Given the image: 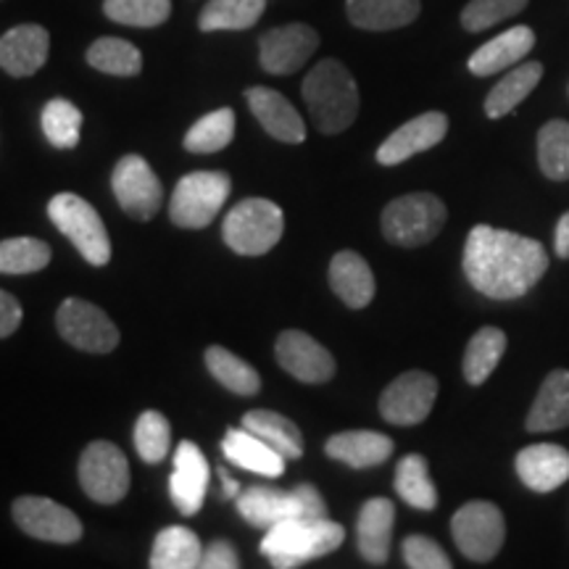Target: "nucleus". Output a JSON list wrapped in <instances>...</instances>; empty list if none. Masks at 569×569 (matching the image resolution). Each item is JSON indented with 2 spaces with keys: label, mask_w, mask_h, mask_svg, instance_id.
Masks as SVG:
<instances>
[{
  "label": "nucleus",
  "mask_w": 569,
  "mask_h": 569,
  "mask_svg": "<svg viewBox=\"0 0 569 569\" xmlns=\"http://www.w3.org/2000/svg\"><path fill=\"white\" fill-rule=\"evenodd\" d=\"M227 196H230V177L224 172L184 174L169 201V217L184 230H203L224 209Z\"/></svg>",
  "instance_id": "nucleus-8"
},
{
  "label": "nucleus",
  "mask_w": 569,
  "mask_h": 569,
  "mask_svg": "<svg viewBox=\"0 0 569 569\" xmlns=\"http://www.w3.org/2000/svg\"><path fill=\"white\" fill-rule=\"evenodd\" d=\"M56 327L69 346L88 353H111L119 346V327L103 309L82 298H67L56 315Z\"/></svg>",
  "instance_id": "nucleus-11"
},
{
  "label": "nucleus",
  "mask_w": 569,
  "mask_h": 569,
  "mask_svg": "<svg viewBox=\"0 0 569 569\" xmlns=\"http://www.w3.org/2000/svg\"><path fill=\"white\" fill-rule=\"evenodd\" d=\"M557 256L559 259H569V211L557 224Z\"/></svg>",
  "instance_id": "nucleus-47"
},
{
  "label": "nucleus",
  "mask_w": 569,
  "mask_h": 569,
  "mask_svg": "<svg viewBox=\"0 0 569 569\" xmlns=\"http://www.w3.org/2000/svg\"><path fill=\"white\" fill-rule=\"evenodd\" d=\"M40 122L48 142L61 148V151H69V148H74L77 142H80L82 111L71 101H67V98H53V101H48L46 109H42Z\"/></svg>",
  "instance_id": "nucleus-40"
},
{
  "label": "nucleus",
  "mask_w": 569,
  "mask_h": 569,
  "mask_svg": "<svg viewBox=\"0 0 569 569\" xmlns=\"http://www.w3.org/2000/svg\"><path fill=\"white\" fill-rule=\"evenodd\" d=\"M111 188L124 213H130L132 219H140V222L153 219L161 209V180L142 156L130 153L124 159H119L111 177Z\"/></svg>",
  "instance_id": "nucleus-13"
},
{
  "label": "nucleus",
  "mask_w": 569,
  "mask_h": 569,
  "mask_svg": "<svg viewBox=\"0 0 569 569\" xmlns=\"http://www.w3.org/2000/svg\"><path fill=\"white\" fill-rule=\"evenodd\" d=\"M277 361L306 386H322L336 377V359L327 348L301 330H284L274 346Z\"/></svg>",
  "instance_id": "nucleus-16"
},
{
  "label": "nucleus",
  "mask_w": 569,
  "mask_h": 569,
  "mask_svg": "<svg viewBox=\"0 0 569 569\" xmlns=\"http://www.w3.org/2000/svg\"><path fill=\"white\" fill-rule=\"evenodd\" d=\"M451 532L467 559L490 561L501 551L503 538H507V522L496 503L469 501L453 515Z\"/></svg>",
  "instance_id": "nucleus-9"
},
{
  "label": "nucleus",
  "mask_w": 569,
  "mask_h": 569,
  "mask_svg": "<svg viewBox=\"0 0 569 569\" xmlns=\"http://www.w3.org/2000/svg\"><path fill=\"white\" fill-rule=\"evenodd\" d=\"M532 46H536V32L530 27H511V30L498 34V38L486 42V46H480L478 51L469 56L467 67L475 77L498 74V71L522 61L532 51Z\"/></svg>",
  "instance_id": "nucleus-23"
},
{
  "label": "nucleus",
  "mask_w": 569,
  "mask_h": 569,
  "mask_svg": "<svg viewBox=\"0 0 569 569\" xmlns=\"http://www.w3.org/2000/svg\"><path fill=\"white\" fill-rule=\"evenodd\" d=\"M569 425V372L553 369L540 386L528 415L530 432H551Z\"/></svg>",
  "instance_id": "nucleus-28"
},
{
  "label": "nucleus",
  "mask_w": 569,
  "mask_h": 569,
  "mask_svg": "<svg viewBox=\"0 0 569 569\" xmlns=\"http://www.w3.org/2000/svg\"><path fill=\"white\" fill-rule=\"evenodd\" d=\"M222 451L232 465L243 467L248 472L267 475V478H280L284 472V461H288L259 436L246 430V427L243 430H227V436L222 440Z\"/></svg>",
  "instance_id": "nucleus-27"
},
{
  "label": "nucleus",
  "mask_w": 569,
  "mask_h": 569,
  "mask_svg": "<svg viewBox=\"0 0 569 569\" xmlns=\"http://www.w3.org/2000/svg\"><path fill=\"white\" fill-rule=\"evenodd\" d=\"M88 63L103 74L134 77L142 69V53L122 38H101L88 48Z\"/></svg>",
  "instance_id": "nucleus-37"
},
{
  "label": "nucleus",
  "mask_w": 569,
  "mask_h": 569,
  "mask_svg": "<svg viewBox=\"0 0 569 569\" xmlns=\"http://www.w3.org/2000/svg\"><path fill=\"white\" fill-rule=\"evenodd\" d=\"M267 9V0H209L203 6L198 27L203 32L219 30H248Z\"/></svg>",
  "instance_id": "nucleus-34"
},
{
  "label": "nucleus",
  "mask_w": 569,
  "mask_h": 569,
  "mask_svg": "<svg viewBox=\"0 0 569 569\" xmlns=\"http://www.w3.org/2000/svg\"><path fill=\"white\" fill-rule=\"evenodd\" d=\"M219 478H222L224 498H238V496H240V486L230 478V472H224V469H219Z\"/></svg>",
  "instance_id": "nucleus-48"
},
{
  "label": "nucleus",
  "mask_w": 569,
  "mask_h": 569,
  "mask_svg": "<svg viewBox=\"0 0 569 569\" xmlns=\"http://www.w3.org/2000/svg\"><path fill=\"white\" fill-rule=\"evenodd\" d=\"M396 507L390 498H369L356 519V546L369 565L382 567L390 557L393 543Z\"/></svg>",
  "instance_id": "nucleus-20"
},
{
  "label": "nucleus",
  "mask_w": 569,
  "mask_h": 569,
  "mask_svg": "<svg viewBox=\"0 0 569 569\" xmlns=\"http://www.w3.org/2000/svg\"><path fill=\"white\" fill-rule=\"evenodd\" d=\"M538 167L549 180H569V122L553 119L538 132Z\"/></svg>",
  "instance_id": "nucleus-38"
},
{
  "label": "nucleus",
  "mask_w": 569,
  "mask_h": 569,
  "mask_svg": "<svg viewBox=\"0 0 569 569\" xmlns=\"http://www.w3.org/2000/svg\"><path fill=\"white\" fill-rule=\"evenodd\" d=\"M48 217L71 240L92 267H106L111 259V238L98 211L74 193H59L48 203Z\"/></svg>",
  "instance_id": "nucleus-7"
},
{
  "label": "nucleus",
  "mask_w": 569,
  "mask_h": 569,
  "mask_svg": "<svg viewBox=\"0 0 569 569\" xmlns=\"http://www.w3.org/2000/svg\"><path fill=\"white\" fill-rule=\"evenodd\" d=\"M206 367L213 375V380L222 382L227 390L238 396H256L261 388V377L248 361L227 351L222 346H211L206 351Z\"/></svg>",
  "instance_id": "nucleus-35"
},
{
  "label": "nucleus",
  "mask_w": 569,
  "mask_h": 569,
  "mask_svg": "<svg viewBox=\"0 0 569 569\" xmlns=\"http://www.w3.org/2000/svg\"><path fill=\"white\" fill-rule=\"evenodd\" d=\"M393 440L375 430H346L327 440V457L343 461L351 469H369L386 465L393 453Z\"/></svg>",
  "instance_id": "nucleus-24"
},
{
  "label": "nucleus",
  "mask_w": 569,
  "mask_h": 569,
  "mask_svg": "<svg viewBox=\"0 0 569 569\" xmlns=\"http://www.w3.org/2000/svg\"><path fill=\"white\" fill-rule=\"evenodd\" d=\"M549 269V256L538 240L478 224L467 234L465 274L469 284L493 301H515L536 288Z\"/></svg>",
  "instance_id": "nucleus-1"
},
{
  "label": "nucleus",
  "mask_w": 569,
  "mask_h": 569,
  "mask_svg": "<svg viewBox=\"0 0 569 569\" xmlns=\"http://www.w3.org/2000/svg\"><path fill=\"white\" fill-rule=\"evenodd\" d=\"M301 92L319 132H346L359 117V88L351 71L336 59L319 61L306 74Z\"/></svg>",
  "instance_id": "nucleus-2"
},
{
  "label": "nucleus",
  "mask_w": 569,
  "mask_h": 569,
  "mask_svg": "<svg viewBox=\"0 0 569 569\" xmlns=\"http://www.w3.org/2000/svg\"><path fill=\"white\" fill-rule=\"evenodd\" d=\"M446 219V203L438 196L409 193L386 206V211H382V234L396 246L419 248L438 238Z\"/></svg>",
  "instance_id": "nucleus-6"
},
{
  "label": "nucleus",
  "mask_w": 569,
  "mask_h": 569,
  "mask_svg": "<svg viewBox=\"0 0 569 569\" xmlns=\"http://www.w3.org/2000/svg\"><path fill=\"white\" fill-rule=\"evenodd\" d=\"M348 19L367 32H388L407 27L419 17V0H346Z\"/></svg>",
  "instance_id": "nucleus-26"
},
{
  "label": "nucleus",
  "mask_w": 569,
  "mask_h": 569,
  "mask_svg": "<svg viewBox=\"0 0 569 569\" xmlns=\"http://www.w3.org/2000/svg\"><path fill=\"white\" fill-rule=\"evenodd\" d=\"M528 3L530 0H469L461 11V27L467 32H482L498 21L517 17Z\"/></svg>",
  "instance_id": "nucleus-43"
},
{
  "label": "nucleus",
  "mask_w": 569,
  "mask_h": 569,
  "mask_svg": "<svg viewBox=\"0 0 569 569\" xmlns=\"http://www.w3.org/2000/svg\"><path fill=\"white\" fill-rule=\"evenodd\" d=\"M540 77H543V63L525 61L522 67L511 69L486 98V113L490 119H501L517 109L532 90L538 88Z\"/></svg>",
  "instance_id": "nucleus-31"
},
{
  "label": "nucleus",
  "mask_w": 569,
  "mask_h": 569,
  "mask_svg": "<svg viewBox=\"0 0 569 569\" xmlns=\"http://www.w3.org/2000/svg\"><path fill=\"white\" fill-rule=\"evenodd\" d=\"M51 51V34L40 24H19L0 38V69L11 77H30L42 69Z\"/></svg>",
  "instance_id": "nucleus-19"
},
{
  "label": "nucleus",
  "mask_w": 569,
  "mask_h": 569,
  "mask_svg": "<svg viewBox=\"0 0 569 569\" xmlns=\"http://www.w3.org/2000/svg\"><path fill=\"white\" fill-rule=\"evenodd\" d=\"M319 48V34L309 24H284L261 34L259 61L264 71L277 77L296 74L309 63Z\"/></svg>",
  "instance_id": "nucleus-15"
},
{
  "label": "nucleus",
  "mask_w": 569,
  "mask_h": 569,
  "mask_svg": "<svg viewBox=\"0 0 569 569\" xmlns=\"http://www.w3.org/2000/svg\"><path fill=\"white\" fill-rule=\"evenodd\" d=\"M246 101L251 106L253 117L259 124L280 142H298L306 140V124L301 113L293 109L288 98L269 88H251L246 92Z\"/></svg>",
  "instance_id": "nucleus-22"
},
{
  "label": "nucleus",
  "mask_w": 569,
  "mask_h": 569,
  "mask_svg": "<svg viewBox=\"0 0 569 569\" xmlns=\"http://www.w3.org/2000/svg\"><path fill=\"white\" fill-rule=\"evenodd\" d=\"M403 561L411 569H451L448 553L427 536H409L403 540Z\"/></svg>",
  "instance_id": "nucleus-44"
},
{
  "label": "nucleus",
  "mask_w": 569,
  "mask_h": 569,
  "mask_svg": "<svg viewBox=\"0 0 569 569\" xmlns=\"http://www.w3.org/2000/svg\"><path fill=\"white\" fill-rule=\"evenodd\" d=\"M507 332L498 327H482L475 332L465 351V365H461L469 386H482L493 375L498 361L507 353Z\"/></svg>",
  "instance_id": "nucleus-33"
},
{
  "label": "nucleus",
  "mask_w": 569,
  "mask_h": 569,
  "mask_svg": "<svg viewBox=\"0 0 569 569\" xmlns=\"http://www.w3.org/2000/svg\"><path fill=\"white\" fill-rule=\"evenodd\" d=\"M209 488V461L193 440H182L174 453V472L169 478V493L182 515L193 517L201 511Z\"/></svg>",
  "instance_id": "nucleus-18"
},
{
  "label": "nucleus",
  "mask_w": 569,
  "mask_h": 569,
  "mask_svg": "<svg viewBox=\"0 0 569 569\" xmlns=\"http://www.w3.org/2000/svg\"><path fill=\"white\" fill-rule=\"evenodd\" d=\"M172 446V427L161 411H146L134 425V448L148 465H161Z\"/></svg>",
  "instance_id": "nucleus-41"
},
{
  "label": "nucleus",
  "mask_w": 569,
  "mask_h": 569,
  "mask_svg": "<svg viewBox=\"0 0 569 569\" xmlns=\"http://www.w3.org/2000/svg\"><path fill=\"white\" fill-rule=\"evenodd\" d=\"M238 511L253 528L269 530L290 519H325L327 503L315 486H298L293 490H274L264 486L246 488L238 496Z\"/></svg>",
  "instance_id": "nucleus-4"
},
{
  "label": "nucleus",
  "mask_w": 569,
  "mask_h": 569,
  "mask_svg": "<svg viewBox=\"0 0 569 569\" xmlns=\"http://www.w3.org/2000/svg\"><path fill=\"white\" fill-rule=\"evenodd\" d=\"M51 264V246L38 238L0 240V274H32Z\"/></svg>",
  "instance_id": "nucleus-39"
},
{
  "label": "nucleus",
  "mask_w": 569,
  "mask_h": 569,
  "mask_svg": "<svg viewBox=\"0 0 569 569\" xmlns=\"http://www.w3.org/2000/svg\"><path fill=\"white\" fill-rule=\"evenodd\" d=\"M103 13L117 24L159 27L172 13V0H103Z\"/></svg>",
  "instance_id": "nucleus-42"
},
{
  "label": "nucleus",
  "mask_w": 569,
  "mask_h": 569,
  "mask_svg": "<svg viewBox=\"0 0 569 569\" xmlns=\"http://www.w3.org/2000/svg\"><path fill=\"white\" fill-rule=\"evenodd\" d=\"M517 475L536 493H551L569 480V451L557 443H536L517 453Z\"/></svg>",
  "instance_id": "nucleus-21"
},
{
  "label": "nucleus",
  "mask_w": 569,
  "mask_h": 569,
  "mask_svg": "<svg viewBox=\"0 0 569 569\" xmlns=\"http://www.w3.org/2000/svg\"><path fill=\"white\" fill-rule=\"evenodd\" d=\"M80 486L92 501L117 503L130 490V465L109 440H96L82 451Z\"/></svg>",
  "instance_id": "nucleus-10"
},
{
  "label": "nucleus",
  "mask_w": 569,
  "mask_h": 569,
  "mask_svg": "<svg viewBox=\"0 0 569 569\" xmlns=\"http://www.w3.org/2000/svg\"><path fill=\"white\" fill-rule=\"evenodd\" d=\"M438 398V380L422 369L396 377L380 396V415L386 422L411 427L430 417Z\"/></svg>",
  "instance_id": "nucleus-12"
},
{
  "label": "nucleus",
  "mask_w": 569,
  "mask_h": 569,
  "mask_svg": "<svg viewBox=\"0 0 569 569\" xmlns=\"http://www.w3.org/2000/svg\"><path fill=\"white\" fill-rule=\"evenodd\" d=\"M243 427L251 430L253 436H259L264 443L272 446L277 453H282L284 459L303 457V436L293 419L269 409H253L243 417Z\"/></svg>",
  "instance_id": "nucleus-30"
},
{
  "label": "nucleus",
  "mask_w": 569,
  "mask_h": 569,
  "mask_svg": "<svg viewBox=\"0 0 569 569\" xmlns=\"http://www.w3.org/2000/svg\"><path fill=\"white\" fill-rule=\"evenodd\" d=\"M396 493L409 503L411 509L432 511L438 507V488L430 478V467L427 459L419 453H409L398 461L396 467Z\"/></svg>",
  "instance_id": "nucleus-32"
},
{
  "label": "nucleus",
  "mask_w": 569,
  "mask_h": 569,
  "mask_svg": "<svg viewBox=\"0 0 569 569\" xmlns=\"http://www.w3.org/2000/svg\"><path fill=\"white\" fill-rule=\"evenodd\" d=\"M343 540V525L332 522L330 517L290 519V522H280L267 530V538L261 540V553L277 569H293L340 549Z\"/></svg>",
  "instance_id": "nucleus-3"
},
{
  "label": "nucleus",
  "mask_w": 569,
  "mask_h": 569,
  "mask_svg": "<svg viewBox=\"0 0 569 569\" xmlns=\"http://www.w3.org/2000/svg\"><path fill=\"white\" fill-rule=\"evenodd\" d=\"M21 325V303L6 290H0V338H9Z\"/></svg>",
  "instance_id": "nucleus-46"
},
{
  "label": "nucleus",
  "mask_w": 569,
  "mask_h": 569,
  "mask_svg": "<svg viewBox=\"0 0 569 569\" xmlns=\"http://www.w3.org/2000/svg\"><path fill=\"white\" fill-rule=\"evenodd\" d=\"M13 522L27 536L48 543H77L82 538V522L74 511L42 496H21L13 501Z\"/></svg>",
  "instance_id": "nucleus-14"
},
{
  "label": "nucleus",
  "mask_w": 569,
  "mask_h": 569,
  "mask_svg": "<svg viewBox=\"0 0 569 569\" xmlns=\"http://www.w3.org/2000/svg\"><path fill=\"white\" fill-rule=\"evenodd\" d=\"M284 213L267 198H246L224 217V243L240 256H264L280 243Z\"/></svg>",
  "instance_id": "nucleus-5"
},
{
  "label": "nucleus",
  "mask_w": 569,
  "mask_h": 569,
  "mask_svg": "<svg viewBox=\"0 0 569 569\" xmlns=\"http://www.w3.org/2000/svg\"><path fill=\"white\" fill-rule=\"evenodd\" d=\"M234 138V111L217 109L190 127L184 134V148L190 153H219L230 146Z\"/></svg>",
  "instance_id": "nucleus-36"
},
{
  "label": "nucleus",
  "mask_w": 569,
  "mask_h": 569,
  "mask_svg": "<svg viewBox=\"0 0 569 569\" xmlns=\"http://www.w3.org/2000/svg\"><path fill=\"white\" fill-rule=\"evenodd\" d=\"M203 569H234L240 567L238 551H234L232 543L227 540H213L203 549V559H201Z\"/></svg>",
  "instance_id": "nucleus-45"
},
{
  "label": "nucleus",
  "mask_w": 569,
  "mask_h": 569,
  "mask_svg": "<svg viewBox=\"0 0 569 569\" xmlns=\"http://www.w3.org/2000/svg\"><path fill=\"white\" fill-rule=\"evenodd\" d=\"M448 132V117L443 111H427L411 119L403 127L386 138L380 148H377V161L382 167H396V163L409 161L411 156L430 151L436 148Z\"/></svg>",
  "instance_id": "nucleus-17"
},
{
  "label": "nucleus",
  "mask_w": 569,
  "mask_h": 569,
  "mask_svg": "<svg viewBox=\"0 0 569 569\" xmlns=\"http://www.w3.org/2000/svg\"><path fill=\"white\" fill-rule=\"evenodd\" d=\"M330 288L351 309H365L375 298V274L365 256L340 251L330 261Z\"/></svg>",
  "instance_id": "nucleus-25"
},
{
  "label": "nucleus",
  "mask_w": 569,
  "mask_h": 569,
  "mask_svg": "<svg viewBox=\"0 0 569 569\" xmlns=\"http://www.w3.org/2000/svg\"><path fill=\"white\" fill-rule=\"evenodd\" d=\"M203 546L193 530L172 525L163 528L153 540L151 567L153 569H193L201 567Z\"/></svg>",
  "instance_id": "nucleus-29"
}]
</instances>
